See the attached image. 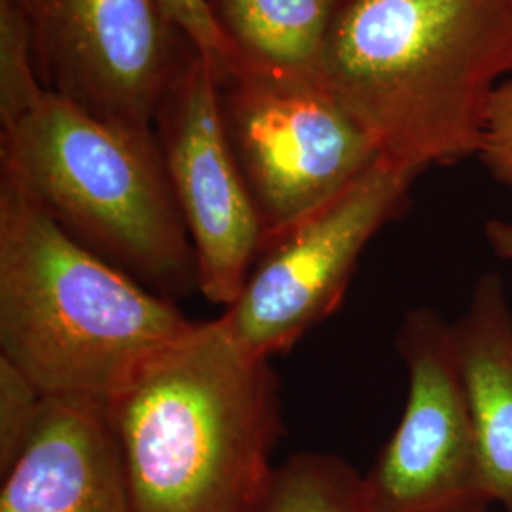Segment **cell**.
I'll use <instances>...</instances> for the list:
<instances>
[{
    "label": "cell",
    "instance_id": "cell-15",
    "mask_svg": "<svg viewBox=\"0 0 512 512\" xmlns=\"http://www.w3.org/2000/svg\"><path fill=\"white\" fill-rule=\"evenodd\" d=\"M46 395L37 384L0 355V475L25 450L37 429Z\"/></svg>",
    "mask_w": 512,
    "mask_h": 512
},
{
    "label": "cell",
    "instance_id": "cell-13",
    "mask_svg": "<svg viewBox=\"0 0 512 512\" xmlns=\"http://www.w3.org/2000/svg\"><path fill=\"white\" fill-rule=\"evenodd\" d=\"M361 475L346 459L294 454L274 467L256 512H363Z\"/></svg>",
    "mask_w": 512,
    "mask_h": 512
},
{
    "label": "cell",
    "instance_id": "cell-16",
    "mask_svg": "<svg viewBox=\"0 0 512 512\" xmlns=\"http://www.w3.org/2000/svg\"><path fill=\"white\" fill-rule=\"evenodd\" d=\"M167 18L181 31L196 54L219 74L220 84L243 67L234 44L220 29L209 0H158Z\"/></svg>",
    "mask_w": 512,
    "mask_h": 512
},
{
    "label": "cell",
    "instance_id": "cell-1",
    "mask_svg": "<svg viewBox=\"0 0 512 512\" xmlns=\"http://www.w3.org/2000/svg\"><path fill=\"white\" fill-rule=\"evenodd\" d=\"M512 74V0H340L311 78L380 158L420 175L478 154Z\"/></svg>",
    "mask_w": 512,
    "mask_h": 512
},
{
    "label": "cell",
    "instance_id": "cell-12",
    "mask_svg": "<svg viewBox=\"0 0 512 512\" xmlns=\"http://www.w3.org/2000/svg\"><path fill=\"white\" fill-rule=\"evenodd\" d=\"M243 63L311 76L340 0H209Z\"/></svg>",
    "mask_w": 512,
    "mask_h": 512
},
{
    "label": "cell",
    "instance_id": "cell-8",
    "mask_svg": "<svg viewBox=\"0 0 512 512\" xmlns=\"http://www.w3.org/2000/svg\"><path fill=\"white\" fill-rule=\"evenodd\" d=\"M25 19L46 90L112 122L154 129L196 50L158 0H8Z\"/></svg>",
    "mask_w": 512,
    "mask_h": 512
},
{
    "label": "cell",
    "instance_id": "cell-9",
    "mask_svg": "<svg viewBox=\"0 0 512 512\" xmlns=\"http://www.w3.org/2000/svg\"><path fill=\"white\" fill-rule=\"evenodd\" d=\"M154 128L196 253L200 293L226 310L243 289L264 232L228 137L219 74L202 55L186 61Z\"/></svg>",
    "mask_w": 512,
    "mask_h": 512
},
{
    "label": "cell",
    "instance_id": "cell-5",
    "mask_svg": "<svg viewBox=\"0 0 512 512\" xmlns=\"http://www.w3.org/2000/svg\"><path fill=\"white\" fill-rule=\"evenodd\" d=\"M220 103L264 239L308 217L380 160L363 128L304 74L243 63Z\"/></svg>",
    "mask_w": 512,
    "mask_h": 512
},
{
    "label": "cell",
    "instance_id": "cell-3",
    "mask_svg": "<svg viewBox=\"0 0 512 512\" xmlns=\"http://www.w3.org/2000/svg\"><path fill=\"white\" fill-rule=\"evenodd\" d=\"M192 325L0 169V355L46 397L110 403Z\"/></svg>",
    "mask_w": 512,
    "mask_h": 512
},
{
    "label": "cell",
    "instance_id": "cell-11",
    "mask_svg": "<svg viewBox=\"0 0 512 512\" xmlns=\"http://www.w3.org/2000/svg\"><path fill=\"white\" fill-rule=\"evenodd\" d=\"M452 330L486 480L512 512V308L499 274L478 277Z\"/></svg>",
    "mask_w": 512,
    "mask_h": 512
},
{
    "label": "cell",
    "instance_id": "cell-10",
    "mask_svg": "<svg viewBox=\"0 0 512 512\" xmlns=\"http://www.w3.org/2000/svg\"><path fill=\"white\" fill-rule=\"evenodd\" d=\"M0 512H131L107 403L46 397L33 437L2 475Z\"/></svg>",
    "mask_w": 512,
    "mask_h": 512
},
{
    "label": "cell",
    "instance_id": "cell-6",
    "mask_svg": "<svg viewBox=\"0 0 512 512\" xmlns=\"http://www.w3.org/2000/svg\"><path fill=\"white\" fill-rule=\"evenodd\" d=\"M416 177L380 158L342 194L266 239L220 315L239 344L272 359L338 310L368 241L403 213Z\"/></svg>",
    "mask_w": 512,
    "mask_h": 512
},
{
    "label": "cell",
    "instance_id": "cell-17",
    "mask_svg": "<svg viewBox=\"0 0 512 512\" xmlns=\"http://www.w3.org/2000/svg\"><path fill=\"white\" fill-rule=\"evenodd\" d=\"M478 156L494 179L512 184V74L492 95Z\"/></svg>",
    "mask_w": 512,
    "mask_h": 512
},
{
    "label": "cell",
    "instance_id": "cell-7",
    "mask_svg": "<svg viewBox=\"0 0 512 512\" xmlns=\"http://www.w3.org/2000/svg\"><path fill=\"white\" fill-rule=\"evenodd\" d=\"M408 370L403 418L366 475L363 512H488L494 505L452 325L414 308L397 332Z\"/></svg>",
    "mask_w": 512,
    "mask_h": 512
},
{
    "label": "cell",
    "instance_id": "cell-18",
    "mask_svg": "<svg viewBox=\"0 0 512 512\" xmlns=\"http://www.w3.org/2000/svg\"><path fill=\"white\" fill-rule=\"evenodd\" d=\"M486 239L495 255L501 260L512 262V222L507 220H490L484 228Z\"/></svg>",
    "mask_w": 512,
    "mask_h": 512
},
{
    "label": "cell",
    "instance_id": "cell-2",
    "mask_svg": "<svg viewBox=\"0 0 512 512\" xmlns=\"http://www.w3.org/2000/svg\"><path fill=\"white\" fill-rule=\"evenodd\" d=\"M268 357L194 323L110 403L131 512H256L283 431Z\"/></svg>",
    "mask_w": 512,
    "mask_h": 512
},
{
    "label": "cell",
    "instance_id": "cell-14",
    "mask_svg": "<svg viewBox=\"0 0 512 512\" xmlns=\"http://www.w3.org/2000/svg\"><path fill=\"white\" fill-rule=\"evenodd\" d=\"M44 90L29 27L8 0H0V126L29 109Z\"/></svg>",
    "mask_w": 512,
    "mask_h": 512
},
{
    "label": "cell",
    "instance_id": "cell-4",
    "mask_svg": "<svg viewBox=\"0 0 512 512\" xmlns=\"http://www.w3.org/2000/svg\"><path fill=\"white\" fill-rule=\"evenodd\" d=\"M10 171L74 239L173 300L198 262L154 129L112 122L44 90L0 126Z\"/></svg>",
    "mask_w": 512,
    "mask_h": 512
}]
</instances>
